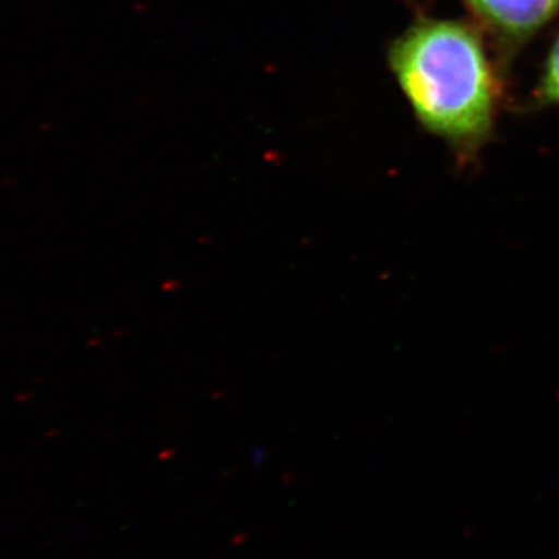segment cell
<instances>
[{
  "label": "cell",
  "instance_id": "3",
  "mask_svg": "<svg viewBox=\"0 0 559 559\" xmlns=\"http://www.w3.org/2000/svg\"><path fill=\"white\" fill-rule=\"evenodd\" d=\"M539 94L544 102L559 103V35L551 47Z\"/></svg>",
  "mask_w": 559,
  "mask_h": 559
},
{
  "label": "cell",
  "instance_id": "2",
  "mask_svg": "<svg viewBox=\"0 0 559 559\" xmlns=\"http://www.w3.org/2000/svg\"><path fill=\"white\" fill-rule=\"evenodd\" d=\"M500 39L521 44L559 11V0H463Z\"/></svg>",
  "mask_w": 559,
  "mask_h": 559
},
{
  "label": "cell",
  "instance_id": "1",
  "mask_svg": "<svg viewBox=\"0 0 559 559\" xmlns=\"http://www.w3.org/2000/svg\"><path fill=\"white\" fill-rule=\"evenodd\" d=\"M389 66L419 123L468 160L491 132L498 84L469 25L421 20L389 47Z\"/></svg>",
  "mask_w": 559,
  "mask_h": 559
}]
</instances>
